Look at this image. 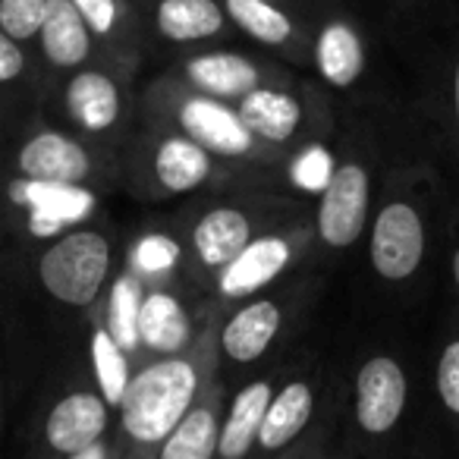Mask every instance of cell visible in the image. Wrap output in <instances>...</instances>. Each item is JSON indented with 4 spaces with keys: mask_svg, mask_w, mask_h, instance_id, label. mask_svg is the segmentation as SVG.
Returning <instances> with one entry per match:
<instances>
[{
    "mask_svg": "<svg viewBox=\"0 0 459 459\" xmlns=\"http://www.w3.org/2000/svg\"><path fill=\"white\" fill-rule=\"evenodd\" d=\"M450 208L440 173L425 160H400L387 170L375 204L365 255L371 277L384 287H412L425 277Z\"/></svg>",
    "mask_w": 459,
    "mask_h": 459,
    "instance_id": "6da1fadb",
    "label": "cell"
},
{
    "mask_svg": "<svg viewBox=\"0 0 459 459\" xmlns=\"http://www.w3.org/2000/svg\"><path fill=\"white\" fill-rule=\"evenodd\" d=\"M308 221H315L312 195L237 183L189 211L183 227V264L192 281L214 287L221 271L258 237Z\"/></svg>",
    "mask_w": 459,
    "mask_h": 459,
    "instance_id": "7a4b0ae2",
    "label": "cell"
},
{
    "mask_svg": "<svg viewBox=\"0 0 459 459\" xmlns=\"http://www.w3.org/2000/svg\"><path fill=\"white\" fill-rule=\"evenodd\" d=\"M139 120L177 129V133L189 135L192 142H198L217 160L237 167L243 173H252V177H271V173L287 170L277 160V154H271L255 139V133L246 126L233 104L198 95L195 89L183 85L170 73H160L142 91Z\"/></svg>",
    "mask_w": 459,
    "mask_h": 459,
    "instance_id": "3957f363",
    "label": "cell"
},
{
    "mask_svg": "<svg viewBox=\"0 0 459 459\" xmlns=\"http://www.w3.org/2000/svg\"><path fill=\"white\" fill-rule=\"evenodd\" d=\"M390 167L387 145L371 126H350L340 135L331 179L315 198V243L321 252L346 255L365 243Z\"/></svg>",
    "mask_w": 459,
    "mask_h": 459,
    "instance_id": "277c9868",
    "label": "cell"
},
{
    "mask_svg": "<svg viewBox=\"0 0 459 459\" xmlns=\"http://www.w3.org/2000/svg\"><path fill=\"white\" fill-rule=\"evenodd\" d=\"M249 177L252 173L217 160L189 135L158 123L139 120L123 148V189L139 202H177L204 192H221Z\"/></svg>",
    "mask_w": 459,
    "mask_h": 459,
    "instance_id": "5b68a950",
    "label": "cell"
},
{
    "mask_svg": "<svg viewBox=\"0 0 459 459\" xmlns=\"http://www.w3.org/2000/svg\"><path fill=\"white\" fill-rule=\"evenodd\" d=\"M237 110L255 139L271 154H277L287 170L308 152L325 148L337 129L331 98L318 82H308L299 73H290L281 82L258 89L243 104H237Z\"/></svg>",
    "mask_w": 459,
    "mask_h": 459,
    "instance_id": "8992f818",
    "label": "cell"
},
{
    "mask_svg": "<svg viewBox=\"0 0 459 459\" xmlns=\"http://www.w3.org/2000/svg\"><path fill=\"white\" fill-rule=\"evenodd\" d=\"M13 177L91 192L110 189L123 186V152L95 145L70 126H54V120L39 117L22 126L13 148Z\"/></svg>",
    "mask_w": 459,
    "mask_h": 459,
    "instance_id": "52a82bcc",
    "label": "cell"
},
{
    "mask_svg": "<svg viewBox=\"0 0 459 459\" xmlns=\"http://www.w3.org/2000/svg\"><path fill=\"white\" fill-rule=\"evenodd\" d=\"M135 70L120 60L101 57L98 64L79 70L57 91V108L66 126L82 139L123 152L139 123V101L133 98Z\"/></svg>",
    "mask_w": 459,
    "mask_h": 459,
    "instance_id": "ba28073f",
    "label": "cell"
},
{
    "mask_svg": "<svg viewBox=\"0 0 459 459\" xmlns=\"http://www.w3.org/2000/svg\"><path fill=\"white\" fill-rule=\"evenodd\" d=\"M35 281L48 299L66 308H91L114 281V239L104 227H70L41 243Z\"/></svg>",
    "mask_w": 459,
    "mask_h": 459,
    "instance_id": "9c48e42d",
    "label": "cell"
},
{
    "mask_svg": "<svg viewBox=\"0 0 459 459\" xmlns=\"http://www.w3.org/2000/svg\"><path fill=\"white\" fill-rule=\"evenodd\" d=\"M198 390V368L183 356L152 362L133 377L123 400V428L129 437L154 444L170 437L177 425L192 412Z\"/></svg>",
    "mask_w": 459,
    "mask_h": 459,
    "instance_id": "30bf717a",
    "label": "cell"
},
{
    "mask_svg": "<svg viewBox=\"0 0 459 459\" xmlns=\"http://www.w3.org/2000/svg\"><path fill=\"white\" fill-rule=\"evenodd\" d=\"M167 73L177 76L183 85H189V89H195L198 95L217 98V101L237 108L264 85L287 79L293 73V66L281 64L271 54H249L217 45L183 54Z\"/></svg>",
    "mask_w": 459,
    "mask_h": 459,
    "instance_id": "8fae6325",
    "label": "cell"
},
{
    "mask_svg": "<svg viewBox=\"0 0 459 459\" xmlns=\"http://www.w3.org/2000/svg\"><path fill=\"white\" fill-rule=\"evenodd\" d=\"M315 243V221L299 223V227H283L271 230L264 237H258L249 249L239 252L221 277L214 281V290L221 299L237 302L262 296L312 249Z\"/></svg>",
    "mask_w": 459,
    "mask_h": 459,
    "instance_id": "7c38bea8",
    "label": "cell"
},
{
    "mask_svg": "<svg viewBox=\"0 0 459 459\" xmlns=\"http://www.w3.org/2000/svg\"><path fill=\"white\" fill-rule=\"evenodd\" d=\"M312 70L337 95H352L368 79V35L350 4L325 10L315 20Z\"/></svg>",
    "mask_w": 459,
    "mask_h": 459,
    "instance_id": "4fadbf2b",
    "label": "cell"
},
{
    "mask_svg": "<svg viewBox=\"0 0 459 459\" xmlns=\"http://www.w3.org/2000/svg\"><path fill=\"white\" fill-rule=\"evenodd\" d=\"M223 4L233 29L243 32L252 45L293 70H312L315 26L308 20L268 0H223Z\"/></svg>",
    "mask_w": 459,
    "mask_h": 459,
    "instance_id": "5bb4252c",
    "label": "cell"
},
{
    "mask_svg": "<svg viewBox=\"0 0 459 459\" xmlns=\"http://www.w3.org/2000/svg\"><path fill=\"white\" fill-rule=\"evenodd\" d=\"M32 48L41 64V73L51 85V95L79 70L108 57L98 39L91 35L89 22L73 7V0H51L48 4L45 22H41V32Z\"/></svg>",
    "mask_w": 459,
    "mask_h": 459,
    "instance_id": "9a60e30c",
    "label": "cell"
},
{
    "mask_svg": "<svg viewBox=\"0 0 459 459\" xmlns=\"http://www.w3.org/2000/svg\"><path fill=\"white\" fill-rule=\"evenodd\" d=\"M148 35L189 54L217 48L237 32L223 0H139Z\"/></svg>",
    "mask_w": 459,
    "mask_h": 459,
    "instance_id": "2e32d148",
    "label": "cell"
},
{
    "mask_svg": "<svg viewBox=\"0 0 459 459\" xmlns=\"http://www.w3.org/2000/svg\"><path fill=\"white\" fill-rule=\"evenodd\" d=\"M287 296L262 293L246 299L221 325V350L230 362H255L271 350L277 333L287 325Z\"/></svg>",
    "mask_w": 459,
    "mask_h": 459,
    "instance_id": "e0dca14e",
    "label": "cell"
},
{
    "mask_svg": "<svg viewBox=\"0 0 459 459\" xmlns=\"http://www.w3.org/2000/svg\"><path fill=\"white\" fill-rule=\"evenodd\" d=\"M73 7L82 13L91 35L110 60L139 70L145 41L152 39L139 0H73Z\"/></svg>",
    "mask_w": 459,
    "mask_h": 459,
    "instance_id": "ac0fdd59",
    "label": "cell"
},
{
    "mask_svg": "<svg viewBox=\"0 0 459 459\" xmlns=\"http://www.w3.org/2000/svg\"><path fill=\"white\" fill-rule=\"evenodd\" d=\"M406 406V371L396 359L371 356L356 377V419L368 434H384Z\"/></svg>",
    "mask_w": 459,
    "mask_h": 459,
    "instance_id": "d6986e66",
    "label": "cell"
},
{
    "mask_svg": "<svg viewBox=\"0 0 459 459\" xmlns=\"http://www.w3.org/2000/svg\"><path fill=\"white\" fill-rule=\"evenodd\" d=\"M192 315L186 312L183 299L177 296L170 281L148 283L145 306H142L139 337L142 346H148L158 356H183L192 343Z\"/></svg>",
    "mask_w": 459,
    "mask_h": 459,
    "instance_id": "ffe728a7",
    "label": "cell"
},
{
    "mask_svg": "<svg viewBox=\"0 0 459 459\" xmlns=\"http://www.w3.org/2000/svg\"><path fill=\"white\" fill-rule=\"evenodd\" d=\"M104 425H108V403H101V396L70 394L51 409L45 434L54 450L79 456L98 444Z\"/></svg>",
    "mask_w": 459,
    "mask_h": 459,
    "instance_id": "44dd1931",
    "label": "cell"
},
{
    "mask_svg": "<svg viewBox=\"0 0 459 459\" xmlns=\"http://www.w3.org/2000/svg\"><path fill=\"white\" fill-rule=\"evenodd\" d=\"M274 403V390L268 381H255L243 387L230 406L227 425L221 431V456L223 459H243L249 446L262 437L264 415Z\"/></svg>",
    "mask_w": 459,
    "mask_h": 459,
    "instance_id": "7402d4cb",
    "label": "cell"
},
{
    "mask_svg": "<svg viewBox=\"0 0 459 459\" xmlns=\"http://www.w3.org/2000/svg\"><path fill=\"white\" fill-rule=\"evenodd\" d=\"M95 195L91 189H76V186H54V183H32V179L10 177L7 198L13 208H41L48 214L60 217L73 227L82 223L95 211Z\"/></svg>",
    "mask_w": 459,
    "mask_h": 459,
    "instance_id": "603a6c76",
    "label": "cell"
},
{
    "mask_svg": "<svg viewBox=\"0 0 459 459\" xmlns=\"http://www.w3.org/2000/svg\"><path fill=\"white\" fill-rule=\"evenodd\" d=\"M145 293H148V283L139 274H133L126 264L110 281L108 306H104V325H108V331L114 333V340L126 352L142 346L139 321H142V306H145Z\"/></svg>",
    "mask_w": 459,
    "mask_h": 459,
    "instance_id": "cb8c5ba5",
    "label": "cell"
},
{
    "mask_svg": "<svg viewBox=\"0 0 459 459\" xmlns=\"http://www.w3.org/2000/svg\"><path fill=\"white\" fill-rule=\"evenodd\" d=\"M312 387L302 381H293L274 396L268 415H264L262 425V437L258 444L268 446V450H277V446H287L302 428L312 419Z\"/></svg>",
    "mask_w": 459,
    "mask_h": 459,
    "instance_id": "d4e9b609",
    "label": "cell"
},
{
    "mask_svg": "<svg viewBox=\"0 0 459 459\" xmlns=\"http://www.w3.org/2000/svg\"><path fill=\"white\" fill-rule=\"evenodd\" d=\"M183 258H186L183 243H177L167 233H145V237H139L126 249L123 264L133 274H139L145 283H160V281H170L173 271L183 264Z\"/></svg>",
    "mask_w": 459,
    "mask_h": 459,
    "instance_id": "484cf974",
    "label": "cell"
},
{
    "mask_svg": "<svg viewBox=\"0 0 459 459\" xmlns=\"http://www.w3.org/2000/svg\"><path fill=\"white\" fill-rule=\"evenodd\" d=\"M91 362H95V375L98 384H101L104 403L108 406H123L133 377H129L126 350L117 343L114 333L108 331V325L95 327V333H91Z\"/></svg>",
    "mask_w": 459,
    "mask_h": 459,
    "instance_id": "4316f807",
    "label": "cell"
},
{
    "mask_svg": "<svg viewBox=\"0 0 459 459\" xmlns=\"http://www.w3.org/2000/svg\"><path fill=\"white\" fill-rule=\"evenodd\" d=\"M214 450H221V431L211 409H192L177 431L164 440L160 459H211Z\"/></svg>",
    "mask_w": 459,
    "mask_h": 459,
    "instance_id": "83f0119b",
    "label": "cell"
},
{
    "mask_svg": "<svg viewBox=\"0 0 459 459\" xmlns=\"http://www.w3.org/2000/svg\"><path fill=\"white\" fill-rule=\"evenodd\" d=\"M48 4L51 0H0V35L32 48L45 22Z\"/></svg>",
    "mask_w": 459,
    "mask_h": 459,
    "instance_id": "f1b7e54d",
    "label": "cell"
},
{
    "mask_svg": "<svg viewBox=\"0 0 459 459\" xmlns=\"http://www.w3.org/2000/svg\"><path fill=\"white\" fill-rule=\"evenodd\" d=\"M444 129L450 139V154L459 164V41L446 60V82H444Z\"/></svg>",
    "mask_w": 459,
    "mask_h": 459,
    "instance_id": "f546056e",
    "label": "cell"
},
{
    "mask_svg": "<svg viewBox=\"0 0 459 459\" xmlns=\"http://www.w3.org/2000/svg\"><path fill=\"white\" fill-rule=\"evenodd\" d=\"M437 394L440 403L459 415V337H450L437 359Z\"/></svg>",
    "mask_w": 459,
    "mask_h": 459,
    "instance_id": "4dcf8cb0",
    "label": "cell"
},
{
    "mask_svg": "<svg viewBox=\"0 0 459 459\" xmlns=\"http://www.w3.org/2000/svg\"><path fill=\"white\" fill-rule=\"evenodd\" d=\"M268 4H281V7L293 10V13H299L302 20H308L315 26V20H318L325 10L340 7V4H350V0H268Z\"/></svg>",
    "mask_w": 459,
    "mask_h": 459,
    "instance_id": "1f68e13d",
    "label": "cell"
},
{
    "mask_svg": "<svg viewBox=\"0 0 459 459\" xmlns=\"http://www.w3.org/2000/svg\"><path fill=\"white\" fill-rule=\"evenodd\" d=\"M446 239H450V281L459 296V198L450 208V230H446Z\"/></svg>",
    "mask_w": 459,
    "mask_h": 459,
    "instance_id": "d6a6232c",
    "label": "cell"
},
{
    "mask_svg": "<svg viewBox=\"0 0 459 459\" xmlns=\"http://www.w3.org/2000/svg\"><path fill=\"white\" fill-rule=\"evenodd\" d=\"M73 459H104V450H101V446H89V450H85V453H79V456H73Z\"/></svg>",
    "mask_w": 459,
    "mask_h": 459,
    "instance_id": "836d02e7",
    "label": "cell"
},
{
    "mask_svg": "<svg viewBox=\"0 0 459 459\" xmlns=\"http://www.w3.org/2000/svg\"><path fill=\"white\" fill-rule=\"evenodd\" d=\"M400 4H425V0H400Z\"/></svg>",
    "mask_w": 459,
    "mask_h": 459,
    "instance_id": "e575fe53",
    "label": "cell"
}]
</instances>
